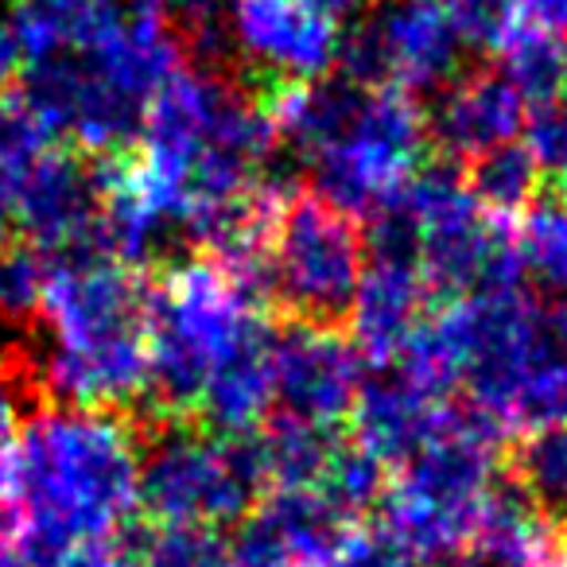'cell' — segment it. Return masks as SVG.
<instances>
[{
  "mask_svg": "<svg viewBox=\"0 0 567 567\" xmlns=\"http://www.w3.org/2000/svg\"><path fill=\"white\" fill-rule=\"evenodd\" d=\"M494 55L502 59L497 71L509 79V86L517 90L525 105L540 110V105L567 97V40L505 28Z\"/></svg>",
  "mask_w": 567,
  "mask_h": 567,
  "instance_id": "obj_19",
  "label": "cell"
},
{
  "mask_svg": "<svg viewBox=\"0 0 567 567\" xmlns=\"http://www.w3.org/2000/svg\"><path fill=\"white\" fill-rule=\"evenodd\" d=\"M12 505L0 513V533L71 544L110 540L128 525L141 489V440L128 409L43 404L24 420Z\"/></svg>",
  "mask_w": 567,
  "mask_h": 567,
  "instance_id": "obj_1",
  "label": "cell"
},
{
  "mask_svg": "<svg viewBox=\"0 0 567 567\" xmlns=\"http://www.w3.org/2000/svg\"><path fill=\"white\" fill-rule=\"evenodd\" d=\"M48 284V257L28 241H12L0 249V327L4 331L35 334Z\"/></svg>",
  "mask_w": 567,
  "mask_h": 567,
  "instance_id": "obj_22",
  "label": "cell"
},
{
  "mask_svg": "<svg viewBox=\"0 0 567 567\" xmlns=\"http://www.w3.org/2000/svg\"><path fill=\"white\" fill-rule=\"evenodd\" d=\"M308 4H316L319 12H327L331 20H339V17H358L362 9H373L378 0H308Z\"/></svg>",
  "mask_w": 567,
  "mask_h": 567,
  "instance_id": "obj_28",
  "label": "cell"
},
{
  "mask_svg": "<svg viewBox=\"0 0 567 567\" xmlns=\"http://www.w3.org/2000/svg\"><path fill=\"white\" fill-rule=\"evenodd\" d=\"M509 24L520 32H540V35H567V0H505Z\"/></svg>",
  "mask_w": 567,
  "mask_h": 567,
  "instance_id": "obj_25",
  "label": "cell"
},
{
  "mask_svg": "<svg viewBox=\"0 0 567 567\" xmlns=\"http://www.w3.org/2000/svg\"><path fill=\"white\" fill-rule=\"evenodd\" d=\"M525 148L540 164V172H567V97L533 110L525 121Z\"/></svg>",
  "mask_w": 567,
  "mask_h": 567,
  "instance_id": "obj_24",
  "label": "cell"
},
{
  "mask_svg": "<svg viewBox=\"0 0 567 567\" xmlns=\"http://www.w3.org/2000/svg\"><path fill=\"white\" fill-rule=\"evenodd\" d=\"M502 440L471 404H451L447 427L389 474L378 528L416 567H435L466 544L494 486Z\"/></svg>",
  "mask_w": 567,
  "mask_h": 567,
  "instance_id": "obj_5",
  "label": "cell"
},
{
  "mask_svg": "<svg viewBox=\"0 0 567 567\" xmlns=\"http://www.w3.org/2000/svg\"><path fill=\"white\" fill-rule=\"evenodd\" d=\"M463 55H494L509 24L505 0H443Z\"/></svg>",
  "mask_w": 567,
  "mask_h": 567,
  "instance_id": "obj_23",
  "label": "cell"
},
{
  "mask_svg": "<svg viewBox=\"0 0 567 567\" xmlns=\"http://www.w3.org/2000/svg\"><path fill=\"white\" fill-rule=\"evenodd\" d=\"M451 404L455 401H427L396 370H373V378L362 381L354 409H350L354 443L385 466H401L447 427Z\"/></svg>",
  "mask_w": 567,
  "mask_h": 567,
  "instance_id": "obj_14",
  "label": "cell"
},
{
  "mask_svg": "<svg viewBox=\"0 0 567 567\" xmlns=\"http://www.w3.org/2000/svg\"><path fill=\"white\" fill-rule=\"evenodd\" d=\"M466 195L486 218L520 221L544 195V172L525 144H502L463 164Z\"/></svg>",
  "mask_w": 567,
  "mask_h": 567,
  "instance_id": "obj_17",
  "label": "cell"
},
{
  "mask_svg": "<svg viewBox=\"0 0 567 567\" xmlns=\"http://www.w3.org/2000/svg\"><path fill=\"white\" fill-rule=\"evenodd\" d=\"M497 466L548 533L567 536V420L502 443Z\"/></svg>",
  "mask_w": 567,
  "mask_h": 567,
  "instance_id": "obj_16",
  "label": "cell"
},
{
  "mask_svg": "<svg viewBox=\"0 0 567 567\" xmlns=\"http://www.w3.org/2000/svg\"><path fill=\"white\" fill-rule=\"evenodd\" d=\"M365 272V229L316 190L284 198L268 249V311L288 327L339 331L350 323Z\"/></svg>",
  "mask_w": 567,
  "mask_h": 567,
  "instance_id": "obj_6",
  "label": "cell"
},
{
  "mask_svg": "<svg viewBox=\"0 0 567 567\" xmlns=\"http://www.w3.org/2000/svg\"><path fill=\"white\" fill-rule=\"evenodd\" d=\"M432 303L435 300L416 265L373 260L362 272L347 323L350 334H354L358 358L373 370H389L409 342V334L424 323Z\"/></svg>",
  "mask_w": 567,
  "mask_h": 567,
  "instance_id": "obj_13",
  "label": "cell"
},
{
  "mask_svg": "<svg viewBox=\"0 0 567 567\" xmlns=\"http://www.w3.org/2000/svg\"><path fill=\"white\" fill-rule=\"evenodd\" d=\"M257 443L260 458H265L268 489H316L342 440L327 427H311L303 420L272 412L257 427Z\"/></svg>",
  "mask_w": 567,
  "mask_h": 567,
  "instance_id": "obj_18",
  "label": "cell"
},
{
  "mask_svg": "<svg viewBox=\"0 0 567 567\" xmlns=\"http://www.w3.org/2000/svg\"><path fill=\"white\" fill-rule=\"evenodd\" d=\"M272 412L339 432L362 389V358L347 334L284 323L272 339Z\"/></svg>",
  "mask_w": 567,
  "mask_h": 567,
  "instance_id": "obj_10",
  "label": "cell"
},
{
  "mask_svg": "<svg viewBox=\"0 0 567 567\" xmlns=\"http://www.w3.org/2000/svg\"><path fill=\"white\" fill-rule=\"evenodd\" d=\"M24 48L17 40V28H12V17L9 12H0V97L12 94L24 79Z\"/></svg>",
  "mask_w": 567,
  "mask_h": 567,
  "instance_id": "obj_26",
  "label": "cell"
},
{
  "mask_svg": "<svg viewBox=\"0 0 567 567\" xmlns=\"http://www.w3.org/2000/svg\"><path fill=\"white\" fill-rule=\"evenodd\" d=\"M272 323L252 331L234 354H226L210 370L198 401V424L214 435H249L272 416Z\"/></svg>",
  "mask_w": 567,
  "mask_h": 567,
  "instance_id": "obj_15",
  "label": "cell"
},
{
  "mask_svg": "<svg viewBox=\"0 0 567 567\" xmlns=\"http://www.w3.org/2000/svg\"><path fill=\"white\" fill-rule=\"evenodd\" d=\"M141 440L136 509L144 525L226 528L241 525L268 494L257 432L214 435L198 420H164L128 409Z\"/></svg>",
  "mask_w": 567,
  "mask_h": 567,
  "instance_id": "obj_4",
  "label": "cell"
},
{
  "mask_svg": "<svg viewBox=\"0 0 567 567\" xmlns=\"http://www.w3.org/2000/svg\"><path fill=\"white\" fill-rule=\"evenodd\" d=\"M28 409L9 385H0V458H9L20 443V432H24Z\"/></svg>",
  "mask_w": 567,
  "mask_h": 567,
  "instance_id": "obj_27",
  "label": "cell"
},
{
  "mask_svg": "<svg viewBox=\"0 0 567 567\" xmlns=\"http://www.w3.org/2000/svg\"><path fill=\"white\" fill-rule=\"evenodd\" d=\"M148 385L136 409L195 420L210 370L234 354L268 316L206 252L172 257L148 272Z\"/></svg>",
  "mask_w": 567,
  "mask_h": 567,
  "instance_id": "obj_3",
  "label": "cell"
},
{
  "mask_svg": "<svg viewBox=\"0 0 567 567\" xmlns=\"http://www.w3.org/2000/svg\"><path fill=\"white\" fill-rule=\"evenodd\" d=\"M148 272L102 252L48 260L40 319L51 327L43 393L51 404L133 409L148 385Z\"/></svg>",
  "mask_w": 567,
  "mask_h": 567,
  "instance_id": "obj_2",
  "label": "cell"
},
{
  "mask_svg": "<svg viewBox=\"0 0 567 567\" xmlns=\"http://www.w3.org/2000/svg\"><path fill=\"white\" fill-rule=\"evenodd\" d=\"M334 66L358 90L443 94L463 74V48L443 0H378L342 35Z\"/></svg>",
  "mask_w": 567,
  "mask_h": 567,
  "instance_id": "obj_8",
  "label": "cell"
},
{
  "mask_svg": "<svg viewBox=\"0 0 567 567\" xmlns=\"http://www.w3.org/2000/svg\"><path fill=\"white\" fill-rule=\"evenodd\" d=\"M237 79L252 97L272 82H316L339 59V20L308 0H229Z\"/></svg>",
  "mask_w": 567,
  "mask_h": 567,
  "instance_id": "obj_9",
  "label": "cell"
},
{
  "mask_svg": "<svg viewBox=\"0 0 567 567\" xmlns=\"http://www.w3.org/2000/svg\"><path fill=\"white\" fill-rule=\"evenodd\" d=\"M517 245L525 272H533L548 292L567 296V198H540L517 221Z\"/></svg>",
  "mask_w": 567,
  "mask_h": 567,
  "instance_id": "obj_21",
  "label": "cell"
},
{
  "mask_svg": "<svg viewBox=\"0 0 567 567\" xmlns=\"http://www.w3.org/2000/svg\"><path fill=\"white\" fill-rule=\"evenodd\" d=\"M12 218L43 257L97 252V175L94 159L74 148H51L20 183Z\"/></svg>",
  "mask_w": 567,
  "mask_h": 567,
  "instance_id": "obj_11",
  "label": "cell"
},
{
  "mask_svg": "<svg viewBox=\"0 0 567 567\" xmlns=\"http://www.w3.org/2000/svg\"><path fill=\"white\" fill-rule=\"evenodd\" d=\"M389 486V471L381 458H373L370 451H362L354 440H342L331 455V466L319 478V494L327 497L334 513H339L347 525H362L370 517L373 505H381Z\"/></svg>",
  "mask_w": 567,
  "mask_h": 567,
  "instance_id": "obj_20",
  "label": "cell"
},
{
  "mask_svg": "<svg viewBox=\"0 0 567 567\" xmlns=\"http://www.w3.org/2000/svg\"><path fill=\"white\" fill-rule=\"evenodd\" d=\"M525 121V102L509 79L494 66H474L458 74L440 94V105L427 113V141L443 159L463 167L482 152L513 144Z\"/></svg>",
  "mask_w": 567,
  "mask_h": 567,
  "instance_id": "obj_12",
  "label": "cell"
},
{
  "mask_svg": "<svg viewBox=\"0 0 567 567\" xmlns=\"http://www.w3.org/2000/svg\"><path fill=\"white\" fill-rule=\"evenodd\" d=\"M12 241H17V234H12V206L0 203V249L12 245Z\"/></svg>",
  "mask_w": 567,
  "mask_h": 567,
  "instance_id": "obj_29",
  "label": "cell"
},
{
  "mask_svg": "<svg viewBox=\"0 0 567 567\" xmlns=\"http://www.w3.org/2000/svg\"><path fill=\"white\" fill-rule=\"evenodd\" d=\"M427 148V110L416 97L396 86L365 90L347 133L308 156L311 190L350 218H370L412 179Z\"/></svg>",
  "mask_w": 567,
  "mask_h": 567,
  "instance_id": "obj_7",
  "label": "cell"
}]
</instances>
